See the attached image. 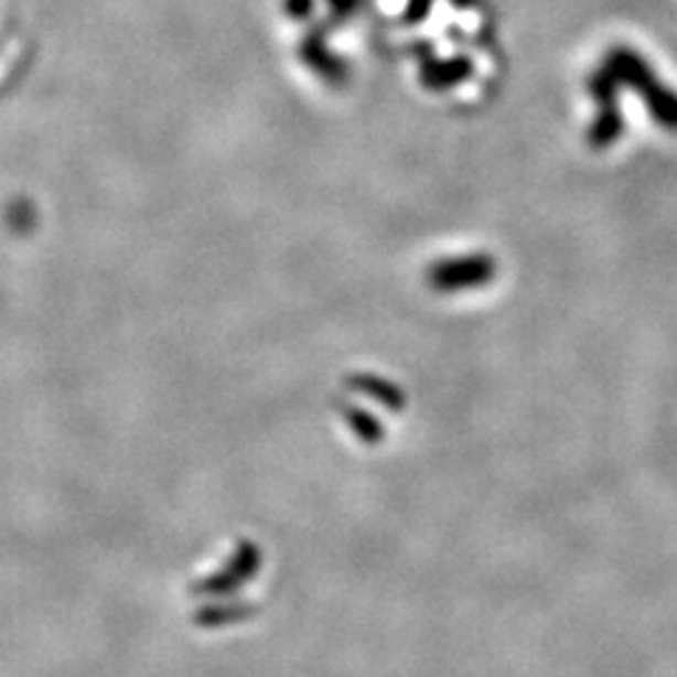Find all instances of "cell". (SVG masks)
Here are the masks:
<instances>
[{"label":"cell","mask_w":677,"mask_h":677,"mask_svg":"<svg viewBox=\"0 0 677 677\" xmlns=\"http://www.w3.org/2000/svg\"><path fill=\"white\" fill-rule=\"evenodd\" d=\"M604 68L619 79L621 85H633L635 94L644 99L646 110L655 122L664 130L677 133V94L658 79V74L652 71V65L641 57L633 49H613V52L604 57Z\"/></svg>","instance_id":"cell-1"},{"label":"cell","mask_w":677,"mask_h":677,"mask_svg":"<svg viewBox=\"0 0 677 677\" xmlns=\"http://www.w3.org/2000/svg\"><path fill=\"white\" fill-rule=\"evenodd\" d=\"M619 79L610 74L604 65L599 71H593L588 79V90L590 96L599 105V116L595 122L590 125L588 130V144L593 150H608L613 148L615 141L621 139L624 133V116H621V105H619Z\"/></svg>","instance_id":"cell-2"},{"label":"cell","mask_w":677,"mask_h":677,"mask_svg":"<svg viewBox=\"0 0 677 677\" xmlns=\"http://www.w3.org/2000/svg\"><path fill=\"white\" fill-rule=\"evenodd\" d=\"M494 277V262L486 255H472V257H454V260L438 262L429 271V282L438 291H458V288H472L483 286Z\"/></svg>","instance_id":"cell-3"},{"label":"cell","mask_w":677,"mask_h":677,"mask_svg":"<svg viewBox=\"0 0 677 677\" xmlns=\"http://www.w3.org/2000/svg\"><path fill=\"white\" fill-rule=\"evenodd\" d=\"M302 60H305L322 79H327V83H342V79L347 77L342 60H336L331 52H327L322 37H313V34L311 37H305V43H302Z\"/></svg>","instance_id":"cell-4"},{"label":"cell","mask_w":677,"mask_h":677,"mask_svg":"<svg viewBox=\"0 0 677 677\" xmlns=\"http://www.w3.org/2000/svg\"><path fill=\"white\" fill-rule=\"evenodd\" d=\"M469 77L466 60H447V63H432L423 68V85L429 88H452Z\"/></svg>","instance_id":"cell-5"},{"label":"cell","mask_w":677,"mask_h":677,"mask_svg":"<svg viewBox=\"0 0 677 677\" xmlns=\"http://www.w3.org/2000/svg\"><path fill=\"white\" fill-rule=\"evenodd\" d=\"M429 9H432V0H412L404 18H407L409 23H418V20H423V14H427Z\"/></svg>","instance_id":"cell-6"},{"label":"cell","mask_w":677,"mask_h":677,"mask_svg":"<svg viewBox=\"0 0 677 677\" xmlns=\"http://www.w3.org/2000/svg\"><path fill=\"white\" fill-rule=\"evenodd\" d=\"M313 0H286V12L294 14V18H305L311 12Z\"/></svg>","instance_id":"cell-7"},{"label":"cell","mask_w":677,"mask_h":677,"mask_svg":"<svg viewBox=\"0 0 677 677\" xmlns=\"http://www.w3.org/2000/svg\"><path fill=\"white\" fill-rule=\"evenodd\" d=\"M327 3H331V12L338 14V18H347L358 7V0H327Z\"/></svg>","instance_id":"cell-8"}]
</instances>
